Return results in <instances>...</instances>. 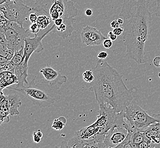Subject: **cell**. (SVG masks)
Segmentation results:
<instances>
[{
    "instance_id": "ba28073f",
    "label": "cell",
    "mask_w": 160,
    "mask_h": 148,
    "mask_svg": "<svg viewBox=\"0 0 160 148\" xmlns=\"http://www.w3.org/2000/svg\"><path fill=\"white\" fill-rule=\"evenodd\" d=\"M21 99L17 94L5 95L1 91L0 103V123L1 124L10 121L9 115L16 116L20 114L19 108L21 106Z\"/></svg>"
},
{
    "instance_id": "4dcf8cb0",
    "label": "cell",
    "mask_w": 160,
    "mask_h": 148,
    "mask_svg": "<svg viewBox=\"0 0 160 148\" xmlns=\"http://www.w3.org/2000/svg\"><path fill=\"white\" fill-rule=\"evenodd\" d=\"M85 14L88 17H90L92 15V10L91 9H86L85 12Z\"/></svg>"
},
{
    "instance_id": "8992f818",
    "label": "cell",
    "mask_w": 160,
    "mask_h": 148,
    "mask_svg": "<svg viewBox=\"0 0 160 148\" xmlns=\"http://www.w3.org/2000/svg\"><path fill=\"white\" fill-rule=\"evenodd\" d=\"M0 30L3 31L7 40V47L15 53L25 46V40L30 37L29 30H25L23 26L15 22L9 21Z\"/></svg>"
},
{
    "instance_id": "83f0119b",
    "label": "cell",
    "mask_w": 160,
    "mask_h": 148,
    "mask_svg": "<svg viewBox=\"0 0 160 148\" xmlns=\"http://www.w3.org/2000/svg\"><path fill=\"white\" fill-rule=\"evenodd\" d=\"M108 37L109 38V39H110L111 40L115 41V40H117L118 36L114 34V33L112 31H109V32H108Z\"/></svg>"
},
{
    "instance_id": "277c9868",
    "label": "cell",
    "mask_w": 160,
    "mask_h": 148,
    "mask_svg": "<svg viewBox=\"0 0 160 148\" xmlns=\"http://www.w3.org/2000/svg\"><path fill=\"white\" fill-rule=\"evenodd\" d=\"M58 88L51 86L44 79L38 81L34 79L28 85L22 87L10 86L8 88L21 93L30 99L34 105L43 108L50 107L56 102L60 100L62 92Z\"/></svg>"
},
{
    "instance_id": "30bf717a",
    "label": "cell",
    "mask_w": 160,
    "mask_h": 148,
    "mask_svg": "<svg viewBox=\"0 0 160 148\" xmlns=\"http://www.w3.org/2000/svg\"><path fill=\"white\" fill-rule=\"evenodd\" d=\"M128 131L122 126L115 125L108 131L104 143L106 148H115L123 142L128 135Z\"/></svg>"
},
{
    "instance_id": "cb8c5ba5",
    "label": "cell",
    "mask_w": 160,
    "mask_h": 148,
    "mask_svg": "<svg viewBox=\"0 0 160 148\" xmlns=\"http://www.w3.org/2000/svg\"><path fill=\"white\" fill-rule=\"evenodd\" d=\"M103 45L106 49H110L112 46V40H111L109 38H106L103 42Z\"/></svg>"
},
{
    "instance_id": "836d02e7",
    "label": "cell",
    "mask_w": 160,
    "mask_h": 148,
    "mask_svg": "<svg viewBox=\"0 0 160 148\" xmlns=\"http://www.w3.org/2000/svg\"><path fill=\"white\" fill-rule=\"evenodd\" d=\"M17 0H6V3H10V2H14V1H16Z\"/></svg>"
},
{
    "instance_id": "d4e9b609",
    "label": "cell",
    "mask_w": 160,
    "mask_h": 148,
    "mask_svg": "<svg viewBox=\"0 0 160 148\" xmlns=\"http://www.w3.org/2000/svg\"><path fill=\"white\" fill-rule=\"evenodd\" d=\"M38 18V16L37 13H33L30 14L28 19L32 24V23H36L37 22Z\"/></svg>"
},
{
    "instance_id": "f546056e",
    "label": "cell",
    "mask_w": 160,
    "mask_h": 148,
    "mask_svg": "<svg viewBox=\"0 0 160 148\" xmlns=\"http://www.w3.org/2000/svg\"><path fill=\"white\" fill-rule=\"evenodd\" d=\"M154 65L157 66V67H160V56H157L155 58L153 61Z\"/></svg>"
},
{
    "instance_id": "52a82bcc",
    "label": "cell",
    "mask_w": 160,
    "mask_h": 148,
    "mask_svg": "<svg viewBox=\"0 0 160 148\" xmlns=\"http://www.w3.org/2000/svg\"><path fill=\"white\" fill-rule=\"evenodd\" d=\"M0 11L1 14L9 21L15 22L23 26L32 10V7L25 5L22 0H18L0 5Z\"/></svg>"
},
{
    "instance_id": "d6986e66",
    "label": "cell",
    "mask_w": 160,
    "mask_h": 148,
    "mask_svg": "<svg viewBox=\"0 0 160 148\" xmlns=\"http://www.w3.org/2000/svg\"><path fill=\"white\" fill-rule=\"evenodd\" d=\"M66 123H67L66 118L64 116H60L53 120L52 125V128L53 130H61L64 128Z\"/></svg>"
},
{
    "instance_id": "7a4b0ae2",
    "label": "cell",
    "mask_w": 160,
    "mask_h": 148,
    "mask_svg": "<svg viewBox=\"0 0 160 148\" xmlns=\"http://www.w3.org/2000/svg\"><path fill=\"white\" fill-rule=\"evenodd\" d=\"M93 72L95 79L90 83L99 105L111 106L117 113L124 111L133 100L132 90L124 83L123 76L104 59L97 62Z\"/></svg>"
},
{
    "instance_id": "603a6c76",
    "label": "cell",
    "mask_w": 160,
    "mask_h": 148,
    "mask_svg": "<svg viewBox=\"0 0 160 148\" xmlns=\"http://www.w3.org/2000/svg\"><path fill=\"white\" fill-rule=\"evenodd\" d=\"M154 118H156L158 120V122L154 124V127L157 129V130L160 133V114H153L152 115Z\"/></svg>"
},
{
    "instance_id": "484cf974",
    "label": "cell",
    "mask_w": 160,
    "mask_h": 148,
    "mask_svg": "<svg viewBox=\"0 0 160 148\" xmlns=\"http://www.w3.org/2000/svg\"><path fill=\"white\" fill-rule=\"evenodd\" d=\"M123 31H124V29H123V27L115 28V29H113V30H112V32L117 36H119L120 35L123 34Z\"/></svg>"
},
{
    "instance_id": "ac0fdd59",
    "label": "cell",
    "mask_w": 160,
    "mask_h": 148,
    "mask_svg": "<svg viewBox=\"0 0 160 148\" xmlns=\"http://www.w3.org/2000/svg\"><path fill=\"white\" fill-rule=\"evenodd\" d=\"M52 22V21L49 17L44 14H41L40 16H38L37 22V23L41 29H46V28H48L49 25Z\"/></svg>"
},
{
    "instance_id": "e0dca14e",
    "label": "cell",
    "mask_w": 160,
    "mask_h": 148,
    "mask_svg": "<svg viewBox=\"0 0 160 148\" xmlns=\"http://www.w3.org/2000/svg\"><path fill=\"white\" fill-rule=\"evenodd\" d=\"M79 139L74 135L71 139L62 142L60 145L56 146L55 148H76Z\"/></svg>"
},
{
    "instance_id": "7402d4cb",
    "label": "cell",
    "mask_w": 160,
    "mask_h": 148,
    "mask_svg": "<svg viewBox=\"0 0 160 148\" xmlns=\"http://www.w3.org/2000/svg\"><path fill=\"white\" fill-rule=\"evenodd\" d=\"M42 137H43V133L40 130H38L37 132L33 133L32 139L35 143H39L40 142L42 139Z\"/></svg>"
},
{
    "instance_id": "44dd1931",
    "label": "cell",
    "mask_w": 160,
    "mask_h": 148,
    "mask_svg": "<svg viewBox=\"0 0 160 148\" xmlns=\"http://www.w3.org/2000/svg\"><path fill=\"white\" fill-rule=\"evenodd\" d=\"M40 29H40L39 26L38 25L37 22L31 24V25L29 27V29H28L30 32H31V33L34 34V35L37 34L40 31Z\"/></svg>"
},
{
    "instance_id": "5bb4252c",
    "label": "cell",
    "mask_w": 160,
    "mask_h": 148,
    "mask_svg": "<svg viewBox=\"0 0 160 148\" xmlns=\"http://www.w3.org/2000/svg\"><path fill=\"white\" fill-rule=\"evenodd\" d=\"M1 91L5 88H8L14 84L18 83V79L14 72L12 71H1L0 76Z\"/></svg>"
},
{
    "instance_id": "9a60e30c",
    "label": "cell",
    "mask_w": 160,
    "mask_h": 148,
    "mask_svg": "<svg viewBox=\"0 0 160 148\" xmlns=\"http://www.w3.org/2000/svg\"><path fill=\"white\" fill-rule=\"evenodd\" d=\"M76 148H106L104 142H98L92 140H80Z\"/></svg>"
},
{
    "instance_id": "4316f807",
    "label": "cell",
    "mask_w": 160,
    "mask_h": 148,
    "mask_svg": "<svg viewBox=\"0 0 160 148\" xmlns=\"http://www.w3.org/2000/svg\"><path fill=\"white\" fill-rule=\"evenodd\" d=\"M108 54L107 52H106V51H101V52L98 53L97 56H98V58L99 59L104 60V59H106V58L108 57Z\"/></svg>"
},
{
    "instance_id": "7c38bea8",
    "label": "cell",
    "mask_w": 160,
    "mask_h": 148,
    "mask_svg": "<svg viewBox=\"0 0 160 148\" xmlns=\"http://www.w3.org/2000/svg\"><path fill=\"white\" fill-rule=\"evenodd\" d=\"M40 73L43 75L44 79L48 83L56 87L61 86L68 80L66 76L62 75L54 68L48 66L41 68Z\"/></svg>"
},
{
    "instance_id": "ffe728a7",
    "label": "cell",
    "mask_w": 160,
    "mask_h": 148,
    "mask_svg": "<svg viewBox=\"0 0 160 148\" xmlns=\"http://www.w3.org/2000/svg\"><path fill=\"white\" fill-rule=\"evenodd\" d=\"M82 77L83 79L85 82L88 83H91L94 80L95 76L93 71L91 70H86L83 72L82 74Z\"/></svg>"
},
{
    "instance_id": "5b68a950",
    "label": "cell",
    "mask_w": 160,
    "mask_h": 148,
    "mask_svg": "<svg viewBox=\"0 0 160 148\" xmlns=\"http://www.w3.org/2000/svg\"><path fill=\"white\" fill-rule=\"evenodd\" d=\"M124 117L126 121V129L131 133L145 130L158 122L156 118L148 114L133 100L124 111Z\"/></svg>"
},
{
    "instance_id": "8fae6325",
    "label": "cell",
    "mask_w": 160,
    "mask_h": 148,
    "mask_svg": "<svg viewBox=\"0 0 160 148\" xmlns=\"http://www.w3.org/2000/svg\"><path fill=\"white\" fill-rule=\"evenodd\" d=\"M81 38L82 42L86 46H93L103 43L107 38L97 28L88 25L82 29L81 33Z\"/></svg>"
},
{
    "instance_id": "e575fe53",
    "label": "cell",
    "mask_w": 160,
    "mask_h": 148,
    "mask_svg": "<svg viewBox=\"0 0 160 148\" xmlns=\"http://www.w3.org/2000/svg\"><path fill=\"white\" fill-rule=\"evenodd\" d=\"M158 76H159V77H160V72L159 73V74H158Z\"/></svg>"
},
{
    "instance_id": "1f68e13d",
    "label": "cell",
    "mask_w": 160,
    "mask_h": 148,
    "mask_svg": "<svg viewBox=\"0 0 160 148\" xmlns=\"http://www.w3.org/2000/svg\"><path fill=\"white\" fill-rule=\"evenodd\" d=\"M118 22L120 25H123L124 23V20L123 18H118Z\"/></svg>"
},
{
    "instance_id": "d6a6232c",
    "label": "cell",
    "mask_w": 160,
    "mask_h": 148,
    "mask_svg": "<svg viewBox=\"0 0 160 148\" xmlns=\"http://www.w3.org/2000/svg\"><path fill=\"white\" fill-rule=\"evenodd\" d=\"M152 148H160V142L158 144H155Z\"/></svg>"
},
{
    "instance_id": "f1b7e54d",
    "label": "cell",
    "mask_w": 160,
    "mask_h": 148,
    "mask_svg": "<svg viewBox=\"0 0 160 148\" xmlns=\"http://www.w3.org/2000/svg\"><path fill=\"white\" fill-rule=\"evenodd\" d=\"M110 25H111V28H113V29L120 27V26H119L120 24L118 23V20H114V21H113L111 22V24H110Z\"/></svg>"
},
{
    "instance_id": "3957f363",
    "label": "cell",
    "mask_w": 160,
    "mask_h": 148,
    "mask_svg": "<svg viewBox=\"0 0 160 148\" xmlns=\"http://www.w3.org/2000/svg\"><path fill=\"white\" fill-rule=\"evenodd\" d=\"M32 11L49 17L55 25L53 32L63 40L71 37L74 31L78 10L72 1L35 0Z\"/></svg>"
},
{
    "instance_id": "2e32d148",
    "label": "cell",
    "mask_w": 160,
    "mask_h": 148,
    "mask_svg": "<svg viewBox=\"0 0 160 148\" xmlns=\"http://www.w3.org/2000/svg\"><path fill=\"white\" fill-rule=\"evenodd\" d=\"M145 139L146 137L142 130H138L131 133V143L132 145H139L143 142Z\"/></svg>"
},
{
    "instance_id": "9c48e42d",
    "label": "cell",
    "mask_w": 160,
    "mask_h": 148,
    "mask_svg": "<svg viewBox=\"0 0 160 148\" xmlns=\"http://www.w3.org/2000/svg\"><path fill=\"white\" fill-rule=\"evenodd\" d=\"M55 25L53 24L51 27L39 36L37 34L35 35L34 38L28 37L25 40V47H24V57L26 63L28 64V61L31 55L34 53H40L44 50V47L42 41L43 38L51 31H53Z\"/></svg>"
},
{
    "instance_id": "6da1fadb",
    "label": "cell",
    "mask_w": 160,
    "mask_h": 148,
    "mask_svg": "<svg viewBox=\"0 0 160 148\" xmlns=\"http://www.w3.org/2000/svg\"><path fill=\"white\" fill-rule=\"evenodd\" d=\"M148 0H124L119 16L124 20L123 40L127 58L146 63L145 46L150 35L152 17Z\"/></svg>"
},
{
    "instance_id": "d590c367",
    "label": "cell",
    "mask_w": 160,
    "mask_h": 148,
    "mask_svg": "<svg viewBox=\"0 0 160 148\" xmlns=\"http://www.w3.org/2000/svg\"></svg>"
},
{
    "instance_id": "4fadbf2b",
    "label": "cell",
    "mask_w": 160,
    "mask_h": 148,
    "mask_svg": "<svg viewBox=\"0 0 160 148\" xmlns=\"http://www.w3.org/2000/svg\"><path fill=\"white\" fill-rule=\"evenodd\" d=\"M14 72L16 75L18 79V83L16 84V86L12 87L20 88L28 84L27 77H28V64L26 63L25 61L21 64L15 66Z\"/></svg>"
}]
</instances>
